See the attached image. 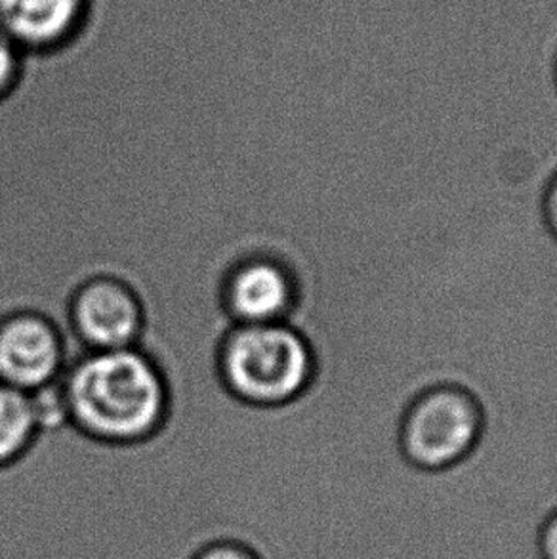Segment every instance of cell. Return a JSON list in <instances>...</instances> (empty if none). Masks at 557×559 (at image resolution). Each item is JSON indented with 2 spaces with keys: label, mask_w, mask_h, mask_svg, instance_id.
Returning a JSON list of instances; mask_svg holds the SVG:
<instances>
[{
  "label": "cell",
  "mask_w": 557,
  "mask_h": 559,
  "mask_svg": "<svg viewBox=\"0 0 557 559\" xmlns=\"http://www.w3.org/2000/svg\"><path fill=\"white\" fill-rule=\"evenodd\" d=\"M554 76H556V86H557V58H556V69H554Z\"/></svg>",
  "instance_id": "14"
},
{
  "label": "cell",
  "mask_w": 557,
  "mask_h": 559,
  "mask_svg": "<svg viewBox=\"0 0 557 559\" xmlns=\"http://www.w3.org/2000/svg\"><path fill=\"white\" fill-rule=\"evenodd\" d=\"M68 371L58 329L38 313H15L0 323V382L35 392Z\"/></svg>",
  "instance_id": "4"
},
{
  "label": "cell",
  "mask_w": 557,
  "mask_h": 559,
  "mask_svg": "<svg viewBox=\"0 0 557 559\" xmlns=\"http://www.w3.org/2000/svg\"><path fill=\"white\" fill-rule=\"evenodd\" d=\"M278 408H281V407H278ZM281 416H283V411H281ZM283 433H285V423H283ZM281 443H283V438H281ZM281 443H278V447H281ZM278 447H277V451H278ZM137 451H138V447H137ZM277 451H275V453H277ZM138 453H140V451H138ZM275 453H273V456H275ZM140 456H142V454H140ZM273 456H272V459H273ZM142 459H143V456H142ZM272 459H270V461H272ZM143 461H145V459H143ZM145 462H147V461H145ZM147 464H150V462H147ZM150 466H151V464H150ZM151 468H153V466H151ZM153 469H157V468H153ZM258 469H260V468H258ZM258 469H257V472H258ZM157 472H158V469H157Z\"/></svg>",
  "instance_id": "13"
},
{
  "label": "cell",
  "mask_w": 557,
  "mask_h": 559,
  "mask_svg": "<svg viewBox=\"0 0 557 559\" xmlns=\"http://www.w3.org/2000/svg\"><path fill=\"white\" fill-rule=\"evenodd\" d=\"M92 0H0V29L23 52L68 45L91 15Z\"/></svg>",
  "instance_id": "7"
},
{
  "label": "cell",
  "mask_w": 557,
  "mask_h": 559,
  "mask_svg": "<svg viewBox=\"0 0 557 559\" xmlns=\"http://www.w3.org/2000/svg\"><path fill=\"white\" fill-rule=\"evenodd\" d=\"M71 321L86 352L137 348L143 311L137 295L111 277L86 283L73 298Z\"/></svg>",
  "instance_id": "5"
},
{
  "label": "cell",
  "mask_w": 557,
  "mask_h": 559,
  "mask_svg": "<svg viewBox=\"0 0 557 559\" xmlns=\"http://www.w3.org/2000/svg\"><path fill=\"white\" fill-rule=\"evenodd\" d=\"M487 415L479 395L459 382L422 388L401 413L398 451L422 474L459 468L482 445Z\"/></svg>",
  "instance_id": "3"
},
{
  "label": "cell",
  "mask_w": 557,
  "mask_h": 559,
  "mask_svg": "<svg viewBox=\"0 0 557 559\" xmlns=\"http://www.w3.org/2000/svg\"><path fill=\"white\" fill-rule=\"evenodd\" d=\"M23 50L0 29V98L14 88L22 71Z\"/></svg>",
  "instance_id": "10"
},
{
  "label": "cell",
  "mask_w": 557,
  "mask_h": 559,
  "mask_svg": "<svg viewBox=\"0 0 557 559\" xmlns=\"http://www.w3.org/2000/svg\"><path fill=\"white\" fill-rule=\"evenodd\" d=\"M37 433L29 393L0 382V472L22 461Z\"/></svg>",
  "instance_id": "8"
},
{
  "label": "cell",
  "mask_w": 557,
  "mask_h": 559,
  "mask_svg": "<svg viewBox=\"0 0 557 559\" xmlns=\"http://www.w3.org/2000/svg\"><path fill=\"white\" fill-rule=\"evenodd\" d=\"M536 552L541 559H557V507L552 508L538 525Z\"/></svg>",
  "instance_id": "11"
},
{
  "label": "cell",
  "mask_w": 557,
  "mask_h": 559,
  "mask_svg": "<svg viewBox=\"0 0 557 559\" xmlns=\"http://www.w3.org/2000/svg\"><path fill=\"white\" fill-rule=\"evenodd\" d=\"M220 369L227 390L258 407L294 405L316 388L319 377L316 349L288 323L235 325Z\"/></svg>",
  "instance_id": "2"
},
{
  "label": "cell",
  "mask_w": 557,
  "mask_h": 559,
  "mask_svg": "<svg viewBox=\"0 0 557 559\" xmlns=\"http://www.w3.org/2000/svg\"><path fill=\"white\" fill-rule=\"evenodd\" d=\"M541 214L546 231L557 242V170L548 178L541 197Z\"/></svg>",
  "instance_id": "12"
},
{
  "label": "cell",
  "mask_w": 557,
  "mask_h": 559,
  "mask_svg": "<svg viewBox=\"0 0 557 559\" xmlns=\"http://www.w3.org/2000/svg\"><path fill=\"white\" fill-rule=\"evenodd\" d=\"M61 382L71 424L99 443L140 445L165 423V380L140 348L88 352Z\"/></svg>",
  "instance_id": "1"
},
{
  "label": "cell",
  "mask_w": 557,
  "mask_h": 559,
  "mask_svg": "<svg viewBox=\"0 0 557 559\" xmlns=\"http://www.w3.org/2000/svg\"><path fill=\"white\" fill-rule=\"evenodd\" d=\"M189 559H264L254 546L239 538H214L201 546Z\"/></svg>",
  "instance_id": "9"
},
{
  "label": "cell",
  "mask_w": 557,
  "mask_h": 559,
  "mask_svg": "<svg viewBox=\"0 0 557 559\" xmlns=\"http://www.w3.org/2000/svg\"><path fill=\"white\" fill-rule=\"evenodd\" d=\"M224 304L235 325L293 323L300 306V285L283 262L252 258L229 275Z\"/></svg>",
  "instance_id": "6"
}]
</instances>
